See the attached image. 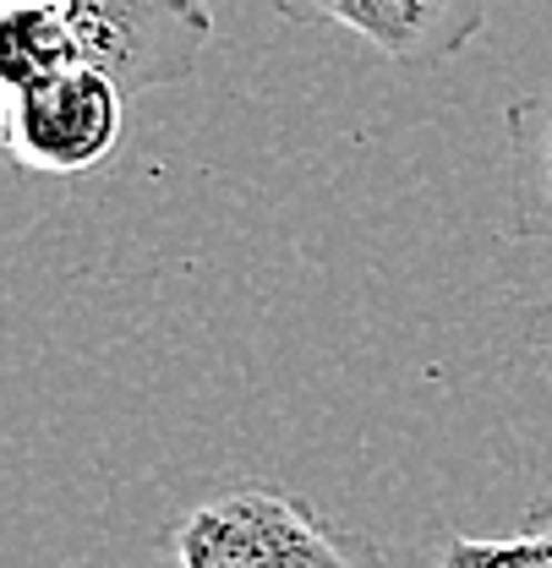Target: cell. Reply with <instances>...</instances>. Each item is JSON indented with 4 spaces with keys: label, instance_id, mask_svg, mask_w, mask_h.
Listing matches in <instances>:
<instances>
[{
    "label": "cell",
    "instance_id": "1",
    "mask_svg": "<svg viewBox=\"0 0 552 568\" xmlns=\"http://www.w3.org/2000/svg\"><path fill=\"white\" fill-rule=\"evenodd\" d=\"M170 568H389L383 547L274 481H219L164 525Z\"/></svg>",
    "mask_w": 552,
    "mask_h": 568
},
{
    "label": "cell",
    "instance_id": "2",
    "mask_svg": "<svg viewBox=\"0 0 552 568\" xmlns=\"http://www.w3.org/2000/svg\"><path fill=\"white\" fill-rule=\"evenodd\" d=\"M67 22L82 67L116 77L127 93H153L198 77L213 44L208 0H39Z\"/></svg>",
    "mask_w": 552,
    "mask_h": 568
},
{
    "label": "cell",
    "instance_id": "3",
    "mask_svg": "<svg viewBox=\"0 0 552 568\" xmlns=\"http://www.w3.org/2000/svg\"><path fill=\"white\" fill-rule=\"evenodd\" d=\"M127 88L99 67H71L6 88L0 138L28 175H93L127 138Z\"/></svg>",
    "mask_w": 552,
    "mask_h": 568
},
{
    "label": "cell",
    "instance_id": "4",
    "mask_svg": "<svg viewBox=\"0 0 552 568\" xmlns=\"http://www.w3.org/2000/svg\"><path fill=\"white\" fill-rule=\"evenodd\" d=\"M274 11L301 28H345L411 71L454 61L486 28V0H274Z\"/></svg>",
    "mask_w": 552,
    "mask_h": 568
},
{
    "label": "cell",
    "instance_id": "5",
    "mask_svg": "<svg viewBox=\"0 0 552 568\" xmlns=\"http://www.w3.org/2000/svg\"><path fill=\"white\" fill-rule=\"evenodd\" d=\"M509 235L552 246V93L509 104Z\"/></svg>",
    "mask_w": 552,
    "mask_h": 568
},
{
    "label": "cell",
    "instance_id": "6",
    "mask_svg": "<svg viewBox=\"0 0 552 568\" xmlns=\"http://www.w3.org/2000/svg\"><path fill=\"white\" fill-rule=\"evenodd\" d=\"M421 568H552V493L525 508L509 536H443Z\"/></svg>",
    "mask_w": 552,
    "mask_h": 568
},
{
    "label": "cell",
    "instance_id": "7",
    "mask_svg": "<svg viewBox=\"0 0 552 568\" xmlns=\"http://www.w3.org/2000/svg\"><path fill=\"white\" fill-rule=\"evenodd\" d=\"M542 355H548V366H552V345H548V351H542Z\"/></svg>",
    "mask_w": 552,
    "mask_h": 568
}]
</instances>
